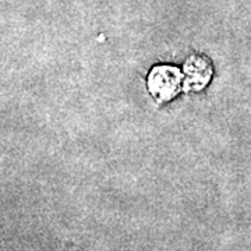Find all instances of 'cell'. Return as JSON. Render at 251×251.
<instances>
[{
	"label": "cell",
	"instance_id": "6da1fadb",
	"mask_svg": "<svg viewBox=\"0 0 251 251\" xmlns=\"http://www.w3.org/2000/svg\"><path fill=\"white\" fill-rule=\"evenodd\" d=\"M183 80L179 69L172 66H156L148 77V87L153 98L159 102H166L177 95Z\"/></svg>",
	"mask_w": 251,
	"mask_h": 251
},
{
	"label": "cell",
	"instance_id": "7a4b0ae2",
	"mask_svg": "<svg viewBox=\"0 0 251 251\" xmlns=\"http://www.w3.org/2000/svg\"><path fill=\"white\" fill-rule=\"evenodd\" d=\"M186 78V88L187 90H201L205 87L211 78L212 69L208 60L204 57H190L184 66Z\"/></svg>",
	"mask_w": 251,
	"mask_h": 251
}]
</instances>
